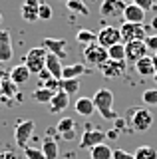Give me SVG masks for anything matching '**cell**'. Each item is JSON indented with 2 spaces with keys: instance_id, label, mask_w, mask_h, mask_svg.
Wrapping results in <instances>:
<instances>
[{
  "instance_id": "40",
  "label": "cell",
  "mask_w": 157,
  "mask_h": 159,
  "mask_svg": "<svg viewBox=\"0 0 157 159\" xmlns=\"http://www.w3.org/2000/svg\"><path fill=\"white\" fill-rule=\"evenodd\" d=\"M125 125H127V119H123V117H115V127H114V129H117V131H123V129H127Z\"/></svg>"
},
{
  "instance_id": "8",
  "label": "cell",
  "mask_w": 157,
  "mask_h": 159,
  "mask_svg": "<svg viewBox=\"0 0 157 159\" xmlns=\"http://www.w3.org/2000/svg\"><path fill=\"white\" fill-rule=\"evenodd\" d=\"M149 54V48L145 46L143 40H135V42H127L125 44V60L131 64L139 62L141 58H145Z\"/></svg>"
},
{
  "instance_id": "42",
  "label": "cell",
  "mask_w": 157,
  "mask_h": 159,
  "mask_svg": "<svg viewBox=\"0 0 157 159\" xmlns=\"http://www.w3.org/2000/svg\"><path fill=\"white\" fill-rule=\"evenodd\" d=\"M151 60H153V66H155V72H157V52L151 56Z\"/></svg>"
},
{
  "instance_id": "15",
  "label": "cell",
  "mask_w": 157,
  "mask_h": 159,
  "mask_svg": "<svg viewBox=\"0 0 157 159\" xmlns=\"http://www.w3.org/2000/svg\"><path fill=\"white\" fill-rule=\"evenodd\" d=\"M40 0H24L20 6V14L26 22H36L38 20V12H40Z\"/></svg>"
},
{
  "instance_id": "35",
  "label": "cell",
  "mask_w": 157,
  "mask_h": 159,
  "mask_svg": "<svg viewBox=\"0 0 157 159\" xmlns=\"http://www.w3.org/2000/svg\"><path fill=\"white\" fill-rule=\"evenodd\" d=\"M114 159H135L133 153L125 151V149H114Z\"/></svg>"
},
{
  "instance_id": "30",
  "label": "cell",
  "mask_w": 157,
  "mask_h": 159,
  "mask_svg": "<svg viewBox=\"0 0 157 159\" xmlns=\"http://www.w3.org/2000/svg\"><path fill=\"white\" fill-rule=\"evenodd\" d=\"M32 98L36 99L38 103H50L52 102V98H54V92H50V89H46V88H38V89H34V93H32Z\"/></svg>"
},
{
  "instance_id": "10",
  "label": "cell",
  "mask_w": 157,
  "mask_h": 159,
  "mask_svg": "<svg viewBox=\"0 0 157 159\" xmlns=\"http://www.w3.org/2000/svg\"><path fill=\"white\" fill-rule=\"evenodd\" d=\"M40 46L46 50V52H50V54H54V56H58L60 60H64L68 56V42L64 38H44L42 40V44Z\"/></svg>"
},
{
  "instance_id": "25",
  "label": "cell",
  "mask_w": 157,
  "mask_h": 159,
  "mask_svg": "<svg viewBox=\"0 0 157 159\" xmlns=\"http://www.w3.org/2000/svg\"><path fill=\"white\" fill-rule=\"evenodd\" d=\"M76 40L80 44H84V46H90V44L97 42V32H92V30H87V28H80L76 32Z\"/></svg>"
},
{
  "instance_id": "14",
  "label": "cell",
  "mask_w": 157,
  "mask_h": 159,
  "mask_svg": "<svg viewBox=\"0 0 157 159\" xmlns=\"http://www.w3.org/2000/svg\"><path fill=\"white\" fill-rule=\"evenodd\" d=\"M145 10L135 6L133 2L131 4H125V10H123V22H131V24H143L145 22Z\"/></svg>"
},
{
  "instance_id": "20",
  "label": "cell",
  "mask_w": 157,
  "mask_h": 159,
  "mask_svg": "<svg viewBox=\"0 0 157 159\" xmlns=\"http://www.w3.org/2000/svg\"><path fill=\"white\" fill-rule=\"evenodd\" d=\"M30 74H32V72H30L26 66H24V64H18V66H14V68L10 70V80L16 84V86H24V84L30 80Z\"/></svg>"
},
{
  "instance_id": "29",
  "label": "cell",
  "mask_w": 157,
  "mask_h": 159,
  "mask_svg": "<svg viewBox=\"0 0 157 159\" xmlns=\"http://www.w3.org/2000/svg\"><path fill=\"white\" fill-rule=\"evenodd\" d=\"M60 89L66 92L68 96H74V93L80 89V78H76V80H60Z\"/></svg>"
},
{
  "instance_id": "38",
  "label": "cell",
  "mask_w": 157,
  "mask_h": 159,
  "mask_svg": "<svg viewBox=\"0 0 157 159\" xmlns=\"http://www.w3.org/2000/svg\"><path fill=\"white\" fill-rule=\"evenodd\" d=\"M10 80V72H6L2 66H0V96H2V88H4V84Z\"/></svg>"
},
{
  "instance_id": "21",
  "label": "cell",
  "mask_w": 157,
  "mask_h": 159,
  "mask_svg": "<svg viewBox=\"0 0 157 159\" xmlns=\"http://www.w3.org/2000/svg\"><path fill=\"white\" fill-rule=\"evenodd\" d=\"M87 74V68L84 64H68V66H64V72H62V80H76L80 76H84Z\"/></svg>"
},
{
  "instance_id": "47",
  "label": "cell",
  "mask_w": 157,
  "mask_h": 159,
  "mask_svg": "<svg viewBox=\"0 0 157 159\" xmlns=\"http://www.w3.org/2000/svg\"><path fill=\"white\" fill-rule=\"evenodd\" d=\"M155 2H157V0H155Z\"/></svg>"
},
{
  "instance_id": "34",
  "label": "cell",
  "mask_w": 157,
  "mask_h": 159,
  "mask_svg": "<svg viewBox=\"0 0 157 159\" xmlns=\"http://www.w3.org/2000/svg\"><path fill=\"white\" fill-rule=\"evenodd\" d=\"M52 6H48V4H40V12H38V20H50L52 18Z\"/></svg>"
},
{
  "instance_id": "36",
  "label": "cell",
  "mask_w": 157,
  "mask_h": 159,
  "mask_svg": "<svg viewBox=\"0 0 157 159\" xmlns=\"http://www.w3.org/2000/svg\"><path fill=\"white\" fill-rule=\"evenodd\" d=\"M133 4H135V6H139V8H143L145 12H147V10H151V8L155 6V0H133Z\"/></svg>"
},
{
  "instance_id": "6",
  "label": "cell",
  "mask_w": 157,
  "mask_h": 159,
  "mask_svg": "<svg viewBox=\"0 0 157 159\" xmlns=\"http://www.w3.org/2000/svg\"><path fill=\"white\" fill-rule=\"evenodd\" d=\"M121 32V42L127 44V42H135V40H145L147 34H145V26L143 24H131V22H123L119 28Z\"/></svg>"
},
{
  "instance_id": "7",
  "label": "cell",
  "mask_w": 157,
  "mask_h": 159,
  "mask_svg": "<svg viewBox=\"0 0 157 159\" xmlns=\"http://www.w3.org/2000/svg\"><path fill=\"white\" fill-rule=\"evenodd\" d=\"M119 42H121V32H119V28H115V26H105L97 32V44L104 46L105 50H110L111 46H115V44H119Z\"/></svg>"
},
{
  "instance_id": "26",
  "label": "cell",
  "mask_w": 157,
  "mask_h": 159,
  "mask_svg": "<svg viewBox=\"0 0 157 159\" xmlns=\"http://www.w3.org/2000/svg\"><path fill=\"white\" fill-rule=\"evenodd\" d=\"M66 8L70 12L80 14V16H90V8L86 6L84 0H66Z\"/></svg>"
},
{
  "instance_id": "32",
  "label": "cell",
  "mask_w": 157,
  "mask_h": 159,
  "mask_svg": "<svg viewBox=\"0 0 157 159\" xmlns=\"http://www.w3.org/2000/svg\"><path fill=\"white\" fill-rule=\"evenodd\" d=\"M24 157L26 159H46L42 153V149H34V147H24Z\"/></svg>"
},
{
  "instance_id": "1",
  "label": "cell",
  "mask_w": 157,
  "mask_h": 159,
  "mask_svg": "<svg viewBox=\"0 0 157 159\" xmlns=\"http://www.w3.org/2000/svg\"><path fill=\"white\" fill-rule=\"evenodd\" d=\"M92 99H94V106H96L97 111H100L101 117L104 119H114L115 121L117 116L114 111V92H111V89H107V88L97 89Z\"/></svg>"
},
{
  "instance_id": "27",
  "label": "cell",
  "mask_w": 157,
  "mask_h": 159,
  "mask_svg": "<svg viewBox=\"0 0 157 159\" xmlns=\"http://www.w3.org/2000/svg\"><path fill=\"white\" fill-rule=\"evenodd\" d=\"M135 159H157V149L151 145H139L133 153Z\"/></svg>"
},
{
  "instance_id": "4",
  "label": "cell",
  "mask_w": 157,
  "mask_h": 159,
  "mask_svg": "<svg viewBox=\"0 0 157 159\" xmlns=\"http://www.w3.org/2000/svg\"><path fill=\"white\" fill-rule=\"evenodd\" d=\"M34 127H36V123L32 119H20V121H16V125H14V141H16V147L28 145V141H30V137L34 133Z\"/></svg>"
},
{
  "instance_id": "17",
  "label": "cell",
  "mask_w": 157,
  "mask_h": 159,
  "mask_svg": "<svg viewBox=\"0 0 157 159\" xmlns=\"http://www.w3.org/2000/svg\"><path fill=\"white\" fill-rule=\"evenodd\" d=\"M48 106H50V113H62V111H66L68 106H70V96L60 89V92L54 93L52 102L48 103Z\"/></svg>"
},
{
  "instance_id": "24",
  "label": "cell",
  "mask_w": 157,
  "mask_h": 159,
  "mask_svg": "<svg viewBox=\"0 0 157 159\" xmlns=\"http://www.w3.org/2000/svg\"><path fill=\"white\" fill-rule=\"evenodd\" d=\"M42 153L46 159H58V143L54 137H46L42 141Z\"/></svg>"
},
{
  "instance_id": "19",
  "label": "cell",
  "mask_w": 157,
  "mask_h": 159,
  "mask_svg": "<svg viewBox=\"0 0 157 159\" xmlns=\"http://www.w3.org/2000/svg\"><path fill=\"white\" fill-rule=\"evenodd\" d=\"M46 70L50 72L52 78L62 80V72H64L62 60L58 58V56H54V54H50V52H48V56H46Z\"/></svg>"
},
{
  "instance_id": "22",
  "label": "cell",
  "mask_w": 157,
  "mask_h": 159,
  "mask_svg": "<svg viewBox=\"0 0 157 159\" xmlns=\"http://www.w3.org/2000/svg\"><path fill=\"white\" fill-rule=\"evenodd\" d=\"M76 111L80 113V116H92V113L96 111V106H94V99L92 98H78V102H76Z\"/></svg>"
},
{
  "instance_id": "45",
  "label": "cell",
  "mask_w": 157,
  "mask_h": 159,
  "mask_svg": "<svg viewBox=\"0 0 157 159\" xmlns=\"http://www.w3.org/2000/svg\"><path fill=\"white\" fill-rule=\"evenodd\" d=\"M153 82H157V72H155V76H153Z\"/></svg>"
},
{
  "instance_id": "2",
  "label": "cell",
  "mask_w": 157,
  "mask_h": 159,
  "mask_svg": "<svg viewBox=\"0 0 157 159\" xmlns=\"http://www.w3.org/2000/svg\"><path fill=\"white\" fill-rule=\"evenodd\" d=\"M127 123L135 129V131H147L153 125V113L149 107H129L127 111Z\"/></svg>"
},
{
  "instance_id": "16",
  "label": "cell",
  "mask_w": 157,
  "mask_h": 159,
  "mask_svg": "<svg viewBox=\"0 0 157 159\" xmlns=\"http://www.w3.org/2000/svg\"><path fill=\"white\" fill-rule=\"evenodd\" d=\"M56 127H58V133H60L66 141L76 139V121H74L72 117H62Z\"/></svg>"
},
{
  "instance_id": "3",
  "label": "cell",
  "mask_w": 157,
  "mask_h": 159,
  "mask_svg": "<svg viewBox=\"0 0 157 159\" xmlns=\"http://www.w3.org/2000/svg\"><path fill=\"white\" fill-rule=\"evenodd\" d=\"M46 56H48V52L42 46L32 48L30 52L24 56V66L30 70L32 74H40L42 70L46 68Z\"/></svg>"
},
{
  "instance_id": "11",
  "label": "cell",
  "mask_w": 157,
  "mask_h": 159,
  "mask_svg": "<svg viewBox=\"0 0 157 159\" xmlns=\"http://www.w3.org/2000/svg\"><path fill=\"white\" fill-rule=\"evenodd\" d=\"M123 10H125L123 0H101V4H100V14L104 18L123 16Z\"/></svg>"
},
{
  "instance_id": "13",
  "label": "cell",
  "mask_w": 157,
  "mask_h": 159,
  "mask_svg": "<svg viewBox=\"0 0 157 159\" xmlns=\"http://www.w3.org/2000/svg\"><path fill=\"white\" fill-rule=\"evenodd\" d=\"M12 36L8 30H0V64H6L12 60Z\"/></svg>"
},
{
  "instance_id": "9",
  "label": "cell",
  "mask_w": 157,
  "mask_h": 159,
  "mask_svg": "<svg viewBox=\"0 0 157 159\" xmlns=\"http://www.w3.org/2000/svg\"><path fill=\"white\" fill-rule=\"evenodd\" d=\"M107 137V133H104L101 129H92L87 127L84 133H82V139H80V149H92L100 143H104Z\"/></svg>"
},
{
  "instance_id": "37",
  "label": "cell",
  "mask_w": 157,
  "mask_h": 159,
  "mask_svg": "<svg viewBox=\"0 0 157 159\" xmlns=\"http://www.w3.org/2000/svg\"><path fill=\"white\" fill-rule=\"evenodd\" d=\"M0 159H20L14 149H0Z\"/></svg>"
},
{
  "instance_id": "12",
  "label": "cell",
  "mask_w": 157,
  "mask_h": 159,
  "mask_svg": "<svg viewBox=\"0 0 157 159\" xmlns=\"http://www.w3.org/2000/svg\"><path fill=\"white\" fill-rule=\"evenodd\" d=\"M101 72V76L105 80H119L125 74V62H115V60H107L105 64H101L97 68Z\"/></svg>"
},
{
  "instance_id": "39",
  "label": "cell",
  "mask_w": 157,
  "mask_h": 159,
  "mask_svg": "<svg viewBox=\"0 0 157 159\" xmlns=\"http://www.w3.org/2000/svg\"><path fill=\"white\" fill-rule=\"evenodd\" d=\"M145 46L149 48V50H153V52H157V36H147L145 40Z\"/></svg>"
},
{
  "instance_id": "43",
  "label": "cell",
  "mask_w": 157,
  "mask_h": 159,
  "mask_svg": "<svg viewBox=\"0 0 157 159\" xmlns=\"http://www.w3.org/2000/svg\"><path fill=\"white\" fill-rule=\"evenodd\" d=\"M151 26H153V28H155V30H157V18H155V20H153V24H151Z\"/></svg>"
},
{
  "instance_id": "44",
  "label": "cell",
  "mask_w": 157,
  "mask_h": 159,
  "mask_svg": "<svg viewBox=\"0 0 157 159\" xmlns=\"http://www.w3.org/2000/svg\"><path fill=\"white\" fill-rule=\"evenodd\" d=\"M123 2H125V4H131V2H133V0H123Z\"/></svg>"
},
{
  "instance_id": "5",
  "label": "cell",
  "mask_w": 157,
  "mask_h": 159,
  "mask_svg": "<svg viewBox=\"0 0 157 159\" xmlns=\"http://www.w3.org/2000/svg\"><path fill=\"white\" fill-rule=\"evenodd\" d=\"M84 60L86 64H92V66L100 68L101 64H105L107 60H110V56H107V50L104 46H100L97 42L90 44V46L84 48Z\"/></svg>"
},
{
  "instance_id": "46",
  "label": "cell",
  "mask_w": 157,
  "mask_h": 159,
  "mask_svg": "<svg viewBox=\"0 0 157 159\" xmlns=\"http://www.w3.org/2000/svg\"><path fill=\"white\" fill-rule=\"evenodd\" d=\"M0 24H2V12H0Z\"/></svg>"
},
{
  "instance_id": "31",
  "label": "cell",
  "mask_w": 157,
  "mask_h": 159,
  "mask_svg": "<svg viewBox=\"0 0 157 159\" xmlns=\"http://www.w3.org/2000/svg\"><path fill=\"white\" fill-rule=\"evenodd\" d=\"M141 102L145 103V107H153V106H157V88L145 89V92L141 93Z\"/></svg>"
},
{
  "instance_id": "18",
  "label": "cell",
  "mask_w": 157,
  "mask_h": 159,
  "mask_svg": "<svg viewBox=\"0 0 157 159\" xmlns=\"http://www.w3.org/2000/svg\"><path fill=\"white\" fill-rule=\"evenodd\" d=\"M133 66H135V72L139 74L141 78H153L155 76V66H153V60H151V56L141 58L139 62L133 64Z\"/></svg>"
},
{
  "instance_id": "28",
  "label": "cell",
  "mask_w": 157,
  "mask_h": 159,
  "mask_svg": "<svg viewBox=\"0 0 157 159\" xmlns=\"http://www.w3.org/2000/svg\"><path fill=\"white\" fill-rule=\"evenodd\" d=\"M107 56H110V60H115V62H125V44L119 42L115 46H111L107 50Z\"/></svg>"
},
{
  "instance_id": "23",
  "label": "cell",
  "mask_w": 157,
  "mask_h": 159,
  "mask_svg": "<svg viewBox=\"0 0 157 159\" xmlns=\"http://www.w3.org/2000/svg\"><path fill=\"white\" fill-rule=\"evenodd\" d=\"M90 159H114V151L107 143H100L90 149Z\"/></svg>"
},
{
  "instance_id": "33",
  "label": "cell",
  "mask_w": 157,
  "mask_h": 159,
  "mask_svg": "<svg viewBox=\"0 0 157 159\" xmlns=\"http://www.w3.org/2000/svg\"><path fill=\"white\" fill-rule=\"evenodd\" d=\"M14 96H16V84H14L12 80H8L2 88V96L0 98H14Z\"/></svg>"
},
{
  "instance_id": "41",
  "label": "cell",
  "mask_w": 157,
  "mask_h": 159,
  "mask_svg": "<svg viewBox=\"0 0 157 159\" xmlns=\"http://www.w3.org/2000/svg\"><path fill=\"white\" fill-rule=\"evenodd\" d=\"M117 135H119V131H117V129H110V133H107V137H110V139H115Z\"/></svg>"
}]
</instances>
